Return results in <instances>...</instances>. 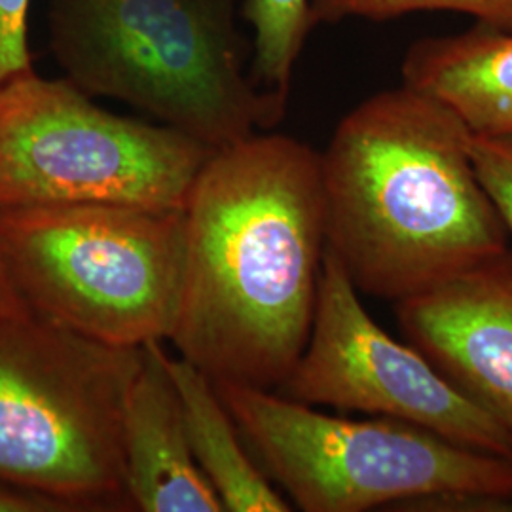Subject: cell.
Wrapping results in <instances>:
<instances>
[{"label":"cell","mask_w":512,"mask_h":512,"mask_svg":"<svg viewBox=\"0 0 512 512\" xmlns=\"http://www.w3.org/2000/svg\"><path fill=\"white\" fill-rule=\"evenodd\" d=\"M126 490L143 512H226L192 454L183 404L162 342L143 344V363L124 412Z\"/></svg>","instance_id":"10"},{"label":"cell","mask_w":512,"mask_h":512,"mask_svg":"<svg viewBox=\"0 0 512 512\" xmlns=\"http://www.w3.org/2000/svg\"><path fill=\"white\" fill-rule=\"evenodd\" d=\"M403 84L431 95L476 135H512V29L476 23L418 40L404 55Z\"/></svg>","instance_id":"11"},{"label":"cell","mask_w":512,"mask_h":512,"mask_svg":"<svg viewBox=\"0 0 512 512\" xmlns=\"http://www.w3.org/2000/svg\"><path fill=\"white\" fill-rule=\"evenodd\" d=\"M416 12H458L476 23L512 29V0H310L313 27L349 18H401Z\"/></svg>","instance_id":"14"},{"label":"cell","mask_w":512,"mask_h":512,"mask_svg":"<svg viewBox=\"0 0 512 512\" xmlns=\"http://www.w3.org/2000/svg\"><path fill=\"white\" fill-rule=\"evenodd\" d=\"M408 344L512 435V247L395 302Z\"/></svg>","instance_id":"9"},{"label":"cell","mask_w":512,"mask_h":512,"mask_svg":"<svg viewBox=\"0 0 512 512\" xmlns=\"http://www.w3.org/2000/svg\"><path fill=\"white\" fill-rule=\"evenodd\" d=\"M243 0H50V52L86 95L145 110L207 147L238 145L277 126L287 99L245 71L253 40Z\"/></svg>","instance_id":"3"},{"label":"cell","mask_w":512,"mask_h":512,"mask_svg":"<svg viewBox=\"0 0 512 512\" xmlns=\"http://www.w3.org/2000/svg\"><path fill=\"white\" fill-rule=\"evenodd\" d=\"M31 0H0V86L31 73L27 16Z\"/></svg>","instance_id":"16"},{"label":"cell","mask_w":512,"mask_h":512,"mask_svg":"<svg viewBox=\"0 0 512 512\" xmlns=\"http://www.w3.org/2000/svg\"><path fill=\"white\" fill-rule=\"evenodd\" d=\"M0 512H88L82 505L0 480Z\"/></svg>","instance_id":"17"},{"label":"cell","mask_w":512,"mask_h":512,"mask_svg":"<svg viewBox=\"0 0 512 512\" xmlns=\"http://www.w3.org/2000/svg\"><path fill=\"white\" fill-rule=\"evenodd\" d=\"M507 511H512V499L507 503Z\"/></svg>","instance_id":"19"},{"label":"cell","mask_w":512,"mask_h":512,"mask_svg":"<svg viewBox=\"0 0 512 512\" xmlns=\"http://www.w3.org/2000/svg\"><path fill=\"white\" fill-rule=\"evenodd\" d=\"M23 311H29L25 308V304L21 302L19 294L16 293L12 279L6 270L4 258L0 253V317H10V315H18Z\"/></svg>","instance_id":"18"},{"label":"cell","mask_w":512,"mask_h":512,"mask_svg":"<svg viewBox=\"0 0 512 512\" xmlns=\"http://www.w3.org/2000/svg\"><path fill=\"white\" fill-rule=\"evenodd\" d=\"M241 16L255 31L251 80L289 99L294 65L313 29L310 0H243Z\"/></svg>","instance_id":"13"},{"label":"cell","mask_w":512,"mask_h":512,"mask_svg":"<svg viewBox=\"0 0 512 512\" xmlns=\"http://www.w3.org/2000/svg\"><path fill=\"white\" fill-rule=\"evenodd\" d=\"M213 384L239 435L300 511L365 512L412 499H512V458L406 421L330 416L274 391Z\"/></svg>","instance_id":"6"},{"label":"cell","mask_w":512,"mask_h":512,"mask_svg":"<svg viewBox=\"0 0 512 512\" xmlns=\"http://www.w3.org/2000/svg\"><path fill=\"white\" fill-rule=\"evenodd\" d=\"M184 211L74 203L0 211V253L25 308L110 346L171 338Z\"/></svg>","instance_id":"5"},{"label":"cell","mask_w":512,"mask_h":512,"mask_svg":"<svg viewBox=\"0 0 512 512\" xmlns=\"http://www.w3.org/2000/svg\"><path fill=\"white\" fill-rule=\"evenodd\" d=\"M215 148L101 109L67 78L0 86V211L114 203L184 211Z\"/></svg>","instance_id":"7"},{"label":"cell","mask_w":512,"mask_h":512,"mask_svg":"<svg viewBox=\"0 0 512 512\" xmlns=\"http://www.w3.org/2000/svg\"><path fill=\"white\" fill-rule=\"evenodd\" d=\"M143 346H110L31 311L0 317V480L86 511L133 509L124 412Z\"/></svg>","instance_id":"4"},{"label":"cell","mask_w":512,"mask_h":512,"mask_svg":"<svg viewBox=\"0 0 512 512\" xmlns=\"http://www.w3.org/2000/svg\"><path fill=\"white\" fill-rule=\"evenodd\" d=\"M310 406L393 418L461 446L512 458V435L469 401L412 344L389 336L325 249L310 338L275 389Z\"/></svg>","instance_id":"8"},{"label":"cell","mask_w":512,"mask_h":512,"mask_svg":"<svg viewBox=\"0 0 512 512\" xmlns=\"http://www.w3.org/2000/svg\"><path fill=\"white\" fill-rule=\"evenodd\" d=\"M471 129L403 84L348 112L321 152L327 249L359 293L399 302L511 247Z\"/></svg>","instance_id":"2"},{"label":"cell","mask_w":512,"mask_h":512,"mask_svg":"<svg viewBox=\"0 0 512 512\" xmlns=\"http://www.w3.org/2000/svg\"><path fill=\"white\" fill-rule=\"evenodd\" d=\"M183 404L184 425L198 467L230 512H287L293 507L249 458L215 384L196 365L167 355Z\"/></svg>","instance_id":"12"},{"label":"cell","mask_w":512,"mask_h":512,"mask_svg":"<svg viewBox=\"0 0 512 512\" xmlns=\"http://www.w3.org/2000/svg\"><path fill=\"white\" fill-rule=\"evenodd\" d=\"M171 342L211 382L274 391L310 338L327 249L321 152L289 135L215 150L184 207Z\"/></svg>","instance_id":"1"},{"label":"cell","mask_w":512,"mask_h":512,"mask_svg":"<svg viewBox=\"0 0 512 512\" xmlns=\"http://www.w3.org/2000/svg\"><path fill=\"white\" fill-rule=\"evenodd\" d=\"M476 175L512 239V135H471Z\"/></svg>","instance_id":"15"}]
</instances>
